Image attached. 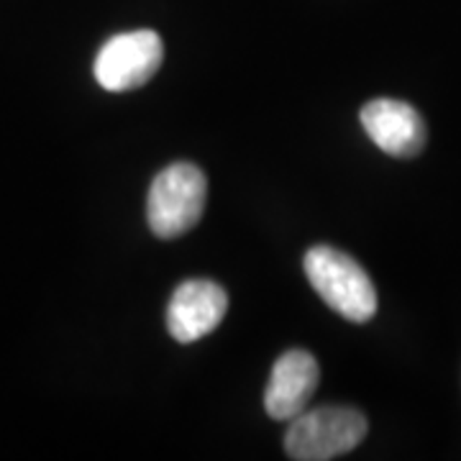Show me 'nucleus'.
I'll return each instance as SVG.
<instances>
[{
    "label": "nucleus",
    "instance_id": "1",
    "mask_svg": "<svg viewBox=\"0 0 461 461\" xmlns=\"http://www.w3.org/2000/svg\"><path fill=\"white\" fill-rule=\"evenodd\" d=\"M303 267L321 300L339 315H344L346 321L366 323L375 318L377 313L375 282L354 257L321 244L305 254Z\"/></svg>",
    "mask_w": 461,
    "mask_h": 461
},
{
    "label": "nucleus",
    "instance_id": "2",
    "mask_svg": "<svg viewBox=\"0 0 461 461\" xmlns=\"http://www.w3.org/2000/svg\"><path fill=\"white\" fill-rule=\"evenodd\" d=\"M369 430L366 415L348 405H323L303 411L290 420L285 451L295 461H330L362 444Z\"/></svg>",
    "mask_w": 461,
    "mask_h": 461
},
{
    "label": "nucleus",
    "instance_id": "3",
    "mask_svg": "<svg viewBox=\"0 0 461 461\" xmlns=\"http://www.w3.org/2000/svg\"><path fill=\"white\" fill-rule=\"evenodd\" d=\"M208 180L203 169L190 162L165 167L149 187L147 218L149 229L159 239H177L198 226L205 213Z\"/></svg>",
    "mask_w": 461,
    "mask_h": 461
},
{
    "label": "nucleus",
    "instance_id": "4",
    "mask_svg": "<svg viewBox=\"0 0 461 461\" xmlns=\"http://www.w3.org/2000/svg\"><path fill=\"white\" fill-rule=\"evenodd\" d=\"M165 59L162 36L151 29L111 36L95 57V80L108 93L136 90L157 75Z\"/></svg>",
    "mask_w": 461,
    "mask_h": 461
},
{
    "label": "nucleus",
    "instance_id": "5",
    "mask_svg": "<svg viewBox=\"0 0 461 461\" xmlns=\"http://www.w3.org/2000/svg\"><path fill=\"white\" fill-rule=\"evenodd\" d=\"M229 311L226 290L213 280H187L167 305V330L177 344H195L213 333Z\"/></svg>",
    "mask_w": 461,
    "mask_h": 461
},
{
    "label": "nucleus",
    "instance_id": "6",
    "mask_svg": "<svg viewBox=\"0 0 461 461\" xmlns=\"http://www.w3.org/2000/svg\"><path fill=\"white\" fill-rule=\"evenodd\" d=\"M359 118L366 136L395 159H412L426 147V121L411 103L393 98L369 100Z\"/></svg>",
    "mask_w": 461,
    "mask_h": 461
},
{
    "label": "nucleus",
    "instance_id": "7",
    "mask_svg": "<svg viewBox=\"0 0 461 461\" xmlns=\"http://www.w3.org/2000/svg\"><path fill=\"white\" fill-rule=\"evenodd\" d=\"M321 379V366L305 348H290L272 366L264 390V411L275 420H293L308 408Z\"/></svg>",
    "mask_w": 461,
    "mask_h": 461
}]
</instances>
